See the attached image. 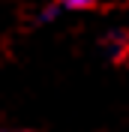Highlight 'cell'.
<instances>
[{"instance_id": "2", "label": "cell", "mask_w": 129, "mask_h": 132, "mask_svg": "<svg viewBox=\"0 0 129 132\" xmlns=\"http://www.w3.org/2000/svg\"><path fill=\"white\" fill-rule=\"evenodd\" d=\"M0 132H15V129H0Z\"/></svg>"}, {"instance_id": "1", "label": "cell", "mask_w": 129, "mask_h": 132, "mask_svg": "<svg viewBox=\"0 0 129 132\" xmlns=\"http://www.w3.org/2000/svg\"><path fill=\"white\" fill-rule=\"evenodd\" d=\"M63 9H60V3H54V6H45V9H39V15H36V21L39 24H51L57 15H60Z\"/></svg>"}]
</instances>
